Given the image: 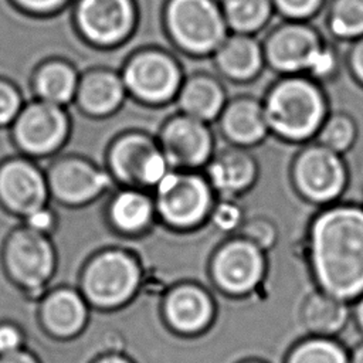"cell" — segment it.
I'll return each mask as SVG.
<instances>
[{"label":"cell","mask_w":363,"mask_h":363,"mask_svg":"<svg viewBox=\"0 0 363 363\" xmlns=\"http://www.w3.org/2000/svg\"><path fill=\"white\" fill-rule=\"evenodd\" d=\"M96 363H129V362L123 357H119V356H108V357H104V359L98 360Z\"/></svg>","instance_id":"ab89813d"},{"label":"cell","mask_w":363,"mask_h":363,"mask_svg":"<svg viewBox=\"0 0 363 363\" xmlns=\"http://www.w3.org/2000/svg\"><path fill=\"white\" fill-rule=\"evenodd\" d=\"M153 211L155 203L146 194L130 189L116 194L111 203L109 216L119 231L139 233L149 225Z\"/></svg>","instance_id":"d4e9b609"},{"label":"cell","mask_w":363,"mask_h":363,"mask_svg":"<svg viewBox=\"0 0 363 363\" xmlns=\"http://www.w3.org/2000/svg\"><path fill=\"white\" fill-rule=\"evenodd\" d=\"M113 174L130 186H157L169 173V162L157 145L140 133L115 142L109 153Z\"/></svg>","instance_id":"52a82bcc"},{"label":"cell","mask_w":363,"mask_h":363,"mask_svg":"<svg viewBox=\"0 0 363 363\" xmlns=\"http://www.w3.org/2000/svg\"><path fill=\"white\" fill-rule=\"evenodd\" d=\"M23 345V336L20 330L13 325H0V356L16 352Z\"/></svg>","instance_id":"d590c367"},{"label":"cell","mask_w":363,"mask_h":363,"mask_svg":"<svg viewBox=\"0 0 363 363\" xmlns=\"http://www.w3.org/2000/svg\"><path fill=\"white\" fill-rule=\"evenodd\" d=\"M140 284L136 259L123 251H105L85 268L82 289L85 298L99 308H115L128 302Z\"/></svg>","instance_id":"5b68a950"},{"label":"cell","mask_w":363,"mask_h":363,"mask_svg":"<svg viewBox=\"0 0 363 363\" xmlns=\"http://www.w3.org/2000/svg\"><path fill=\"white\" fill-rule=\"evenodd\" d=\"M75 20L85 38L109 45L129 33L133 7L130 0H79Z\"/></svg>","instance_id":"5bb4252c"},{"label":"cell","mask_w":363,"mask_h":363,"mask_svg":"<svg viewBox=\"0 0 363 363\" xmlns=\"http://www.w3.org/2000/svg\"><path fill=\"white\" fill-rule=\"evenodd\" d=\"M27 223H28V228L35 230L38 233H44L52 227L54 216L51 211H48V210H45V207H43V208L28 214Z\"/></svg>","instance_id":"8d00e7d4"},{"label":"cell","mask_w":363,"mask_h":363,"mask_svg":"<svg viewBox=\"0 0 363 363\" xmlns=\"http://www.w3.org/2000/svg\"><path fill=\"white\" fill-rule=\"evenodd\" d=\"M242 238L261 250L271 248L277 240L275 225L264 218H252L241 225Z\"/></svg>","instance_id":"4dcf8cb0"},{"label":"cell","mask_w":363,"mask_h":363,"mask_svg":"<svg viewBox=\"0 0 363 363\" xmlns=\"http://www.w3.org/2000/svg\"><path fill=\"white\" fill-rule=\"evenodd\" d=\"M225 102L223 86L211 77L196 75L179 89V105L184 115L207 122L217 118Z\"/></svg>","instance_id":"603a6c76"},{"label":"cell","mask_w":363,"mask_h":363,"mask_svg":"<svg viewBox=\"0 0 363 363\" xmlns=\"http://www.w3.org/2000/svg\"><path fill=\"white\" fill-rule=\"evenodd\" d=\"M21 99L17 89L6 82L0 81V125L9 123L20 113Z\"/></svg>","instance_id":"1f68e13d"},{"label":"cell","mask_w":363,"mask_h":363,"mask_svg":"<svg viewBox=\"0 0 363 363\" xmlns=\"http://www.w3.org/2000/svg\"><path fill=\"white\" fill-rule=\"evenodd\" d=\"M109 184V177L82 159H64L48 174V189L68 204L86 203L99 196Z\"/></svg>","instance_id":"2e32d148"},{"label":"cell","mask_w":363,"mask_h":363,"mask_svg":"<svg viewBox=\"0 0 363 363\" xmlns=\"http://www.w3.org/2000/svg\"><path fill=\"white\" fill-rule=\"evenodd\" d=\"M294 182L299 193L308 200L326 203L342 193L346 183V170L336 152L315 145L296 157Z\"/></svg>","instance_id":"ba28073f"},{"label":"cell","mask_w":363,"mask_h":363,"mask_svg":"<svg viewBox=\"0 0 363 363\" xmlns=\"http://www.w3.org/2000/svg\"><path fill=\"white\" fill-rule=\"evenodd\" d=\"M255 176L257 164L254 157L238 149L224 150L208 164L210 184L225 197L247 190L254 183Z\"/></svg>","instance_id":"ffe728a7"},{"label":"cell","mask_w":363,"mask_h":363,"mask_svg":"<svg viewBox=\"0 0 363 363\" xmlns=\"http://www.w3.org/2000/svg\"><path fill=\"white\" fill-rule=\"evenodd\" d=\"M125 84L109 71L88 72L77 88V99L86 113L102 116L113 112L123 101Z\"/></svg>","instance_id":"44dd1931"},{"label":"cell","mask_w":363,"mask_h":363,"mask_svg":"<svg viewBox=\"0 0 363 363\" xmlns=\"http://www.w3.org/2000/svg\"><path fill=\"white\" fill-rule=\"evenodd\" d=\"M122 81L136 98L149 104H162L179 92L180 69L169 55L143 51L126 64Z\"/></svg>","instance_id":"9c48e42d"},{"label":"cell","mask_w":363,"mask_h":363,"mask_svg":"<svg viewBox=\"0 0 363 363\" xmlns=\"http://www.w3.org/2000/svg\"><path fill=\"white\" fill-rule=\"evenodd\" d=\"M68 133V119L60 105L45 101L30 104L16 118L18 145L34 155H45L61 146Z\"/></svg>","instance_id":"7c38bea8"},{"label":"cell","mask_w":363,"mask_h":363,"mask_svg":"<svg viewBox=\"0 0 363 363\" xmlns=\"http://www.w3.org/2000/svg\"><path fill=\"white\" fill-rule=\"evenodd\" d=\"M11 277L27 288H41L51 277L55 255L48 238L31 228L16 231L6 247Z\"/></svg>","instance_id":"8fae6325"},{"label":"cell","mask_w":363,"mask_h":363,"mask_svg":"<svg viewBox=\"0 0 363 363\" xmlns=\"http://www.w3.org/2000/svg\"><path fill=\"white\" fill-rule=\"evenodd\" d=\"M357 320H359L360 326L363 328V299L357 305Z\"/></svg>","instance_id":"b9f144b4"},{"label":"cell","mask_w":363,"mask_h":363,"mask_svg":"<svg viewBox=\"0 0 363 363\" xmlns=\"http://www.w3.org/2000/svg\"><path fill=\"white\" fill-rule=\"evenodd\" d=\"M0 363H40V362L33 353L24 349H18L16 352L0 356Z\"/></svg>","instance_id":"74e56055"},{"label":"cell","mask_w":363,"mask_h":363,"mask_svg":"<svg viewBox=\"0 0 363 363\" xmlns=\"http://www.w3.org/2000/svg\"><path fill=\"white\" fill-rule=\"evenodd\" d=\"M48 184L40 170L26 160H11L0 167V199L18 214L28 216L44 207Z\"/></svg>","instance_id":"9a60e30c"},{"label":"cell","mask_w":363,"mask_h":363,"mask_svg":"<svg viewBox=\"0 0 363 363\" xmlns=\"http://www.w3.org/2000/svg\"><path fill=\"white\" fill-rule=\"evenodd\" d=\"M166 23L174 41L194 54L217 50L225 37L227 23L213 0H170Z\"/></svg>","instance_id":"277c9868"},{"label":"cell","mask_w":363,"mask_h":363,"mask_svg":"<svg viewBox=\"0 0 363 363\" xmlns=\"http://www.w3.org/2000/svg\"><path fill=\"white\" fill-rule=\"evenodd\" d=\"M160 143L169 164L182 167L201 166L213 152V136L206 122L187 115L176 116L164 125Z\"/></svg>","instance_id":"4fadbf2b"},{"label":"cell","mask_w":363,"mask_h":363,"mask_svg":"<svg viewBox=\"0 0 363 363\" xmlns=\"http://www.w3.org/2000/svg\"><path fill=\"white\" fill-rule=\"evenodd\" d=\"M309 257L322 291L342 301L363 292V210L339 206L311 227Z\"/></svg>","instance_id":"6da1fadb"},{"label":"cell","mask_w":363,"mask_h":363,"mask_svg":"<svg viewBox=\"0 0 363 363\" xmlns=\"http://www.w3.org/2000/svg\"><path fill=\"white\" fill-rule=\"evenodd\" d=\"M164 318L180 333L193 335L203 330L213 318L214 309L208 294L196 285H179L163 303Z\"/></svg>","instance_id":"e0dca14e"},{"label":"cell","mask_w":363,"mask_h":363,"mask_svg":"<svg viewBox=\"0 0 363 363\" xmlns=\"http://www.w3.org/2000/svg\"><path fill=\"white\" fill-rule=\"evenodd\" d=\"M265 57L272 68L281 72L309 71L323 78L333 72L335 57L326 50L318 34L302 24H286L277 28L268 38Z\"/></svg>","instance_id":"3957f363"},{"label":"cell","mask_w":363,"mask_h":363,"mask_svg":"<svg viewBox=\"0 0 363 363\" xmlns=\"http://www.w3.org/2000/svg\"><path fill=\"white\" fill-rule=\"evenodd\" d=\"M216 64L228 78L247 81L254 78L262 65V51L258 43L247 34H238L217 48Z\"/></svg>","instance_id":"7402d4cb"},{"label":"cell","mask_w":363,"mask_h":363,"mask_svg":"<svg viewBox=\"0 0 363 363\" xmlns=\"http://www.w3.org/2000/svg\"><path fill=\"white\" fill-rule=\"evenodd\" d=\"M211 204L210 183L194 173L169 172L156 186L155 208L172 227L190 228L200 224Z\"/></svg>","instance_id":"8992f818"},{"label":"cell","mask_w":363,"mask_h":363,"mask_svg":"<svg viewBox=\"0 0 363 363\" xmlns=\"http://www.w3.org/2000/svg\"><path fill=\"white\" fill-rule=\"evenodd\" d=\"M264 113L269 129L298 142L319 132L326 119V104L318 85L306 78L291 77L271 89Z\"/></svg>","instance_id":"7a4b0ae2"},{"label":"cell","mask_w":363,"mask_h":363,"mask_svg":"<svg viewBox=\"0 0 363 363\" xmlns=\"http://www.w3.org/2000/svg\"><path fill=\"white\" fill-rule=\"evenodd\" d=\"M17 9L28 14H52L58 11L67 0H13Z\"/></svg>","instance_id":"e575fe53"},{"label":"cell","mask_w":363,"mask_h":363,"mask_svg":"<svg viewBox=\"0 0 363 363\" xmlns=\"http://www.w3.org/2000/svg\"><path fill=\"white\" fill-rule=\"evenodd\" d=\"M47 330L60 337L77 335L86 322L88 311L82 296L72 289H58L47 296L41 308Z\"/></svg>","instance_id":"d6986e66"},{"label":"cell","mask_w":363,"mask_h":363,"mask_svg":"<svg viewBox=\"0 0 363 363\" xmlns=\"http://www.w3.org/2000/svg\"><path fill=\"white\" fill-rule=\"evenodd\" d=\"M288 363H347V357L337 343L316 337L299 345Z\"/></svg>","instance_id":"f1b7e54d"},{"label":"cell","mask_w":363,"mask_h":363,"mask_svg":"<svg viewBox=\"0 0 363 363\" xmlns=\"http://www.w3.org/2000/svg\"><path fill=\"white\" fill-rule=\"evenodd\" d=\"M34 86L41 101L61 106L77 94L78 79L69 64L50 61L37 71Z\"/></svg>","instance_id":"484cf974"},{"label":"cell","mask_w":363,"mask_h":363,"mask_svg":"<svg viewBox=\"0 0 363 363\" xmlns=\"http://www.w3.org/2000/svg\"><path fill=\"white\" fill-rule=\"evenodd\" d=\"M220 116L223 133L241 146L258 143L268 130L264 108L251 98L233 101L224 106Z\"/></svg>","instance_id":"ac0fdd59"},{"label":"cell","mask_w":363,"mask_h":363,"mask_svg":"<svg viewBox=\"0 0 363 363\" xmlns=\"http://www.w3.org/2000/svg\"><path fill=\"white\" fill-rule=\"evenodd\" d=\"M347 319V308L342 299L326 292H318L308 298L302 311V320L315 335H332L339 332Z\"/></svg>","instance_id":"cb8c5ba5"},{"label":"cell","mask_w":363,"mask_h":363,"mask_svg":"<svg viewBox=\"0 0 363 363\" xmlns=\"http://www.w3.org/2000/svg\"><path fill=\"white\" fill-rule=\"evenodd\" d=\"M322 0H272V4L285 16L303 18L313 14Z\"/></svg>","instance_id":"836d02e7"},{"label":"cell","mask_w":363,"mask_h":363,"mask_svg":"<svg viewBox=\"0 0 363 363\" xmlns=\"http://www.w3.org/2000/svg\"><path fill=\"white\" fill-rule=\"evenodd\" d=\"M272 0H224L223 16L233 30L248 34L259 30L269 18Z\"/></svg>","instance_id":"4316f807"},{"label":"cell","mask_w":363,"mask_h":363,"mask_svg":"<svg viewBox=\"0 0 363 363\" xmlns=\"http://www.w3.org/2000/svg\"><path fill=\"white\" fill-rule=\"evenodd\" d=\"M356 128L353 121L346 115H333L325 119L318 132L319 145L339 153L346 150L354 140Z\"/></svg>","instance_id":"f546056e"},{"label":"cell","mask_w":363,"mask_h":363,"mask_svg":"<svg viewBox=\"0 0 363 363\" xmlns=\"http://www.w3.org/2000/svg\"><path fill=\"white\" fill-rule=\"evenodd\" d=\"M352 363H363V346H360L354 354H353V359H352Z\"/></svg>","instance_id":"60d3db41"},{"label":"cell","mask_w":363,"mask_h":363,"mask_svg":"<svg viewBox=\"0 0 363 363\" xmlns=\"http://www.w3.org/2000/svg\"><path fill=\"white\" fill-rule=\"evenodd\" d=\"M213 278L225 292L241 295L252 291L265 272L262 250L241 238L224 244L213 259Z\"/></svg>","instance_id":"30bf717a"},{"label":"cell","mask_w":363,"mask_h":363,"mask_svg":"<svg viewBox=\"0 0 363 363\" xmlns=\"http://www.w3.org/2000/svg\"><path fill=\"white\" fill-rule=\"evenodd\" d=\"M330 30L343 38L363 35V0H336L329 18Z\"/></svg>","instance_id":"83f0119b"},{"label":"cell","mask_w":363,"mask_h":363,"mask_svg":"<svg viewBox=\"0 0 363 363\" xmlns=\"http://www.w3.org/2000/svg\"><path fill=\"white\" fill-rule=\"evenodd\" d=\"M241 210L238 206H235L231 201H223L220 203L214 211H213V223L217 225V228L223 231H231L237 228L241 223Z\"/></svg>","instance_id":"d6a6232c"},{"label":"cell","mask_w":363,"mask_h":363,"mask_svg":"<svg viewBox=\"0 0 363 363\" xmlns=\"http://www.w3.org/2000/svg\"><path fill=\"white\" fill-rule=\"evenodd\" d=\"M350 65L356 77L363 82V40L357 43L350 55Z\"/></svg>","instance_id":"f35d334b"}]
</instances>
